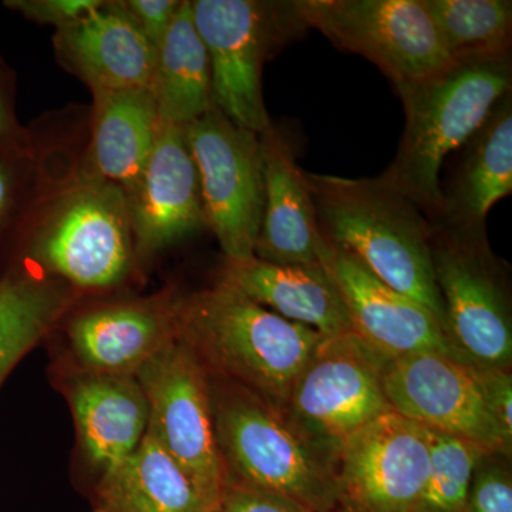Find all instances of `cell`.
I'll use <instances>...</instances> for the list:
<instances>
[{
    "instance_id": "1",
    "label": "cell",
    "mask_w": 512,
    "mask_h": 512,
    "mask_svg": "<svg viewBox=\"0 0 512 512\" xmlns=\"http://www.w3.org/2000/svg\"><path fill=\"white\" fill-rule=\"evenodd\" d=\"M177 323L208 375L254 394L282 420L293 384L326 340L220 282L180 296Z\"/></svg>"
},
{
    "instance_id": "2",
    "label": "cell",
    "mask_w": 512,
    "mask_h": 512,
    "mask_svg": "<svg viewBox=\"0 0 512 512\" xmlns=\"http://www.w3.org/2000/svg\"><path fill=\"white\" fill-rule=\"evenodd\" d=\"M320 234L394 291L426 306L446 330L431 261V222L379 178L306 173ZM447 333V332H446Z\"/></svg>"
},
{
    "instance_id": "3",
    "label": "cell",
    "mask_w": 512,
    "mask_h": 512,
    "mask_svg": "<svg viewBox=\"0 0 512 512\" xmlns=\"http://www.w3.org/2000/svg\"><path fill=\"white\" fill-rule=\"evenodd\" d=\"M406 126L392 164L379 180L399 192L429 221L444 214L440 171L448 154L463 147L495 104L512 92L510 55L454 60L419 82L396 86Z\"/></svg>"
},
{
    "instance_id": "4",
    "label": "cell",
    "mask_w": 512,
    "mask_h": 512,
    "mask_svg": "<svg viewBox=\"0 0 512 512\" xmlns=\"http://www.w3.org/2000/svg\"><path fill=\"white\" fill-rule=\"evenodd\" d=\"M207 376L227 484L282 495L312 512L335 511L340 493L332 464L254 394Z\"/></svg>"
},
{
    "instance_id": "5",
    "label": "cell",
    "mask_w": 512,
    "mask_h": 512,
    "mask_svg": "<svg viewBox=\"0 0 512 512\" xmlns=\"http://www.w3.org/2000/svg\"><path fill=\"white\" fill-rule=\"evenodd\" d=\"M32 222L26 259L77 291L120 285L136 265L127 195L110 181L77 174Z\"/></svg>"
},
{
    "instance_id": "6",
    "label": "cell",
    "mask_w": 512,
    "mask_h": 512,
    "mask_svg": "<svg viewBox=\"0 0 512 512\" xmlns=\"http://www.w3.org/2000/svg\"><path fill=\"white\" fill-rule=\"evenodd\" d=\"M430 222L431 261L448 338L474 366L508 370L512 359L510 289L504 268L488 244L485 224Z\"/></svg>"
},
{
    "instance_id": "7",
    "label": "cell",
    "mask_w": 512,
    "mask_h": 512,
    "mask_svg": "<svg viewBox=\"0 0 512 512\" xmlns=\"http://www.w3.org/2000/svg\"><path fill=\"white\" fill-rule=\"evenodd\" d=\"M192 18L207 47L212 101L237 126L262 134L272 126L262 96L269 56L306 29L295 2L194 0Z\"/></svg>"
},
{
    "instance_id": "8",
    "label": "cell",
    "mask_w": 512,
    "mask_h": 512,
    "mask_svg": "<svg viewBox=\"0 0 512 512\" xmlns=\"http://www.w3.org/2000/svg\"><path fill=\"white\" fill-rule=\"evenodd\" d=\"M387 357L355 332L326 339L293 384L284 421L332 466L353 434L392 410L382 383Z\"/></svg>"
},
{
    "instance_id": "9",
    "label": "cell",
    "mask_w": 512,
    "mask_h": 512,
    "mask_svg": "<svg viewBox=\"0 0 512 512\" xmlns=\"http://www.w3.org/2000/svg\"><path fill=\"white\" fill-rule=\"evenodd\" d=\"M306 28L366 57L394 86L419 82L454 62L423 0H298Z\"/></svg>"
},
{
    "instance_id": "10",
    "label": "cell",
    "mask_w": 512,
    "mask_h": 512,
    "mask_svg": "<svg viewBox=\"0 0 512 512\" xmlns=\"http://www.w3.org/2000/svg\"><path fill=\"white\" fill-rule=\"evenodd\" d=\"M148 404L147 434L190 478L212 510L225 487L207 372L175 339L136 375Z\"/></svg>"
},
{
    "instance_id": "11",
    "label": "cell",
    "mask_w": 512,
    "mask_h": 512,
    "mask_svg": "<svg viewBox=\"0 0 512 512\" xmlns=\"http://www.w3.org/2000/svg\"><path fill=\"white\" fill-rule=\"evenodd\" d=\"M197 167L207 227L225 258L254 256L264 210L259 134L237 126L215 104L184 126Z\"/></svg>"
},
{
    "instance_id": "12",
    "label": "cell",
    "mask_w": 512,
    "mask_h": 512,
    "mask_svg": "<svg viewBox=\"0 0 512 512\" xmlns=\"http://www.w3.org/2000/svg\"><path fill=\"white\" fill-rule=\"evenodd\" d=\"M387 402L424 429L476 444L487 454L511 451L491 406L488 370L436 352L387 357L382 373Z\"/></svg>"
},
{
    "instance_id": "13",
    "label": "cell",
    "mask_w": 512,
    "mask_h": 512,
    "mask_svg": "<svg viewBox=\"0 0 512 512\" xmlns=\"http://www.w3.org/2000/svg\"><path fill=\"white\" fill-rule=\"evenodd\" d=\"M333 467L340 505L349 511L413 512L429 477V436L390 410L353 434Z\"/></svg>"
},
{
    "instance_id": "14",
    "label": "cell",
    "mask_w": 512,
    "mask_h": 512,
    "mask_svg": "<svg viewBox=\"0 0 512 512\" xmlns=\"http://www.w3.org/2000/svg\"><path fill=\"white\" fill-rule=\"evenodd\" d=\"M126 195L137 261L207 227L184 127L160 124L146 167Z\"/></svg>"
},
{
    "instance_id": "15",
    "label": "cell",
    "mask_w": 512,
    "mask_h": 512,
    "mask_svg": "<svg viewBox=\"0 0 512 512\" xmlns=\"http://www.w3.org/2000/svg\"><path fill=\"white\" fill-rule=\"evenodd\" d=\"M178 301L180 296L164 292L74 316L66 330L72 370L136 376L141 367L178 338Z\"/></svg>"
},
{
    "instance_id": "16",
    "label": "cell",
    "mask_w": 512,
    "mask_h": 512,
    "mask_svg": "<svg viewBox=\"0 0 512 512\" xmlns=\"http://www.w3.org/2000/svg\"><path fill=\"white\" fill-rule=\"evenodd\" d=\"M322 264L345 301L353 332L372 348L390 357L436 352L468 362L426 306L384 285L328 242Z\"/></svg>"
},
{
    "instance_id": "17",
    "label": "cell",
    "mask_w": 512,
    "mask_h": 512,
    "mask_svg": "<svg viewBox=\"0 0 512 512\" xmlns=\"http://www.w3.org/2000/svg\"><path fill=\"white\" fill-rule=\"evenodd\" d=\"M62 383L76 424L80 451L94 485L99 484L120 467L146 437V394L136 376L94 375L70 370L63 376Z\"/></svg>"
},
{
    "instance_id": "18",
    "label": "cell",
    "mask_w": 512,
    "mask_h": 512,
    "mask_svg": "<svg viewBox=\"0 0 512 512\" xmlns=\"http://www.w3.org/2000/svg\"><path fill=\"white\" fill-rule=\"evenodd\" d=\"M264 210L254 256L276 265L322 264L326 241L316 220L306 171L288 138L271 126L259 134Z\"/></svg>"
},
{
    "instance_id": "19",
    "label": "cell",
    "mask_w": 512,
    "mask_h": 512,
    "mask_svg": "<svg viewBox=\"0 0 512 512\" xmlns=\"http://www.w3.org/2000/svg\"><path fill=\"white\" fill-rule=\"evenodd\" d=\"M59 63L92 93L150 89L156 47L140 32L121 2H104L86 18L56 30Z\"/></svg>"
},
{
    "instance_id": "20",
    "label": "cell",
    "mask_w": 512,
    "mask_h": 512,
    "mask_svg": "<svg viewBox=\"0 0 512 512\" xmlns=\"http://www.w3.org/2000/svg\"><path fill=\"white\" fill-rule=\"evenodd\" d=\"M218 282L323 338L353 333L345 301L323 264L276 265L255 256L225 258Z\"/></svg>"
},
{
    "instance_id": "21",
    "label": "cell",
    "mask_w": 512,
    "mask_h": 512,
    "mask_svg": "<svg viewBox=\"0 0 512 512\" xmlns=\"http://www.w3.org/2000/svg\"><path fill=\"white\" fill-rule=\"evenodd\" d=\"M93 127L80 174L119 185L136 184L153 151L160 128L150 89L93 94Z\"/></svg>"
},
{
    "instance_id": "22",
    "label": "cell",
    "mask_w": 512,
    "mask_h": 512,
    "mask_svg": "<svg viewBox=\"0 0 512 512\" xmlns=\"http://www.w3.org/2000/svg\"><path fill=\"white\" fill-rule=\"evenodd\" d=\"M450 185L443 188V222L485 224L488 212L512 192V92L501 97L464 144Z\"/></svg>"
},
{
    "instance_id": "23",
    "label": "cell",
    "mask_w": 512,
    "mask_h": 512,
    "mask_svg": "<svg viewBox=\"0 0 512 512\" xmlns=\"http://www.w3.org/2000/svg\"><path fill=\"white\" fill-rule=\"evenodd\" d=\"M173 458L148 434L113 473L94 485L90 512H211Z\"/></svg>"
},
{
    "instance_id": "24",
    "label": "cell",
    "mask_w": 512,
    "mask_h": 512,
    "mask_svg": "<svg viewBox=\"0 0 512 512\" xmlns=\"http://www.w3.org/2000/svg\"><path fill=\"white\" fill-rule=\"evenodd\" d=\"M150 90L158 119L173 126H187L214 104L210 57L195 28L190 0L181 2L173 25L158 46Z\"/></svg>"
},
{
    "instance_id": "25",
    "label": "cell",
    "mask_w": 512,
    "mask_h": 512,
    "mask_svg": "<svg viewBox=\"0 0 512 512\" xmlns=\"http://www.w3.org/2000/svg\"><path fill=\"white\" fill-rule=\"evenodd\" d=\"M77 296V289L53 276L13 271L0 279V386L59 325Z\"/></svg>"
},
{
    "instance_id": "26",
    "label": "cell",
    "mask_w": 512,
    "mask_h": 512,
    "mask_svg": "<svg viewBox=\"0 0 512 512\" xmlns=\"http://www.w3.org/2000/svg\"><path fill=\"white\" fill-rule=\"evenodd\" d=\"M453 60L510 55L511 0H423Z\"/></svg>"
},
{
    "instance_id": "27",
    "label": "cell",
    "mask_w": 512,
    "mask_h": 512,
    "mask_svg": "<svg viewBox=\"0 0 512 512\" xmlns=\"http://www.w3.org/2000/svg\"><path fill=\"white\" fill-rule=\"evenodd\" d=\"M430 470L413 512H451L467 507L474 471L485 451L470 441L426 429Z\"/></svg>"
},
{
    "instance_id": "28",
    "label": "cell",
    "mask_w": 512,
    "mask_h": 512,
    "mask_svg": "<svg viewBox=\"0 0 512 512\" xmlns=\"http://www.w3.org/2000/svg\"><path fill=\"white\" fill-rule=\"evenodd\" d=\"M35 165V151L26 134L0 143V234L20 211Z\"/></svg>"
},
{
    "instance_id": "29",
    "label": "cell",
    "mask_w": 512,
    "mask_h": 512,
    "mask_svg": "<svg viewBox=\"0 0 512 512\" xmlns=\"http://www.w3.org/2000/svg\"><path fill=\"white\" fill-rule=\"evenodd\" d=\"M498 454H484L474 471L468 494L470 512H512L511 474L495 460Z\"/></svg>"
},
{
    "instance_id": "30",
    "label": "cell",
    "mask_w": 512,
    "mask_h": 512,
    "mask_svg": "<svg viewBox=\"0 0 512 512\" xmlns=\"http://www.w3.org/2000/svg\"><path fill=\"white\" fill-rule=\"evenodd\" d=\"M103 3L104 0H6L5 6L26 19L60 30L86 18Z\"/></svg>"
},
{
    "instance_id": "31",
    "label": "cell",
    "mask_w": 512,
    "mask_h": 512,
    "mask_svg": "<svg viewBox=\"0 0 512 512\" xmlns=\"http://www.w3.org/2000/svg\"><path fill=\"white\" fill-rule=\"evenodd\" d=\"M127 15L136 23L156 50L173 25L180 9V0H120Z\"/></svg>"
},
{
    "instance_id": "32",
    "label": "cell",
    "mask_w": 512,
    "mask_h": 512,
    "mask_svg": "<svg viewBox=\"0 0 512 512\" xmlns=\"http://www.w3.org/2000/svg\"><path fill=\"white\" fill-rule=\"evenodd\" d=\"M214 512H312L282 495L227 484Z\"/></svg>"
},
{
    "instance_id": "33",
    "label": "cell",
    "mask_w": 512,
    "mask_h": 512,
    "mask_svg": "<svg viewBox=\"0 0 512 512\" xmlns=\"http://www.w3.org/2000/svg\"><path fill=\"white\" fill-rule=\"evenodd\" d=\"M491 406L505 439L512 443V379L510 370H488Z\"/></svg>"
},
{
    "instance_id": "34",
    "label": "cell",
    "mask_w": 512,
    "mask_h": 512,
    "mask_svg": "<svg viewBox=\"0 0 512 512\" xmlns=\"http://www.w3.org/2000/svg\"><path fill=\"white\" fill-rule=\"evenodd\" d=\"M16 123L15 113H13L12 101H10L8 89H6L5 80L0 73V143L13 140L23 136Z\"/></svg>"
},
{
    "instance_id": "35",
    "label": "cell",
    "mask_w": 512,
    "mask_h": 512,
    "mask_svg": "<svg viewBox=\"0 0 512 512\" xmlns=\"http://www.w3.org/2000/svg\"><path fill=\"white\" fill-rule=\"evenodd\" d=\"M332 512H352V511H349L348 508H345V507H342V505H339V507L336 508V510L332 511Z\"/></svg>"
},
{
    "instance_id": "36",
    "label": "cell",
    "mask_w": 512,
    "mask_h": 512,
    "mask_svg": "<svg viewBox=\"0 0 512 512\" xmlns=\"http://www.w3.org/2000/svg\"><path fill=\"white\" fill-rule=\"evenodd\" d=\"M451 512H470L468 511V507L460 508V510L451 511Z\"/></svg>"
},
{
    "instance_id": "37",
    "label": "cell",
    "mask_w": 512,
    "mask_h": 512,
    "mask_svg": "<svg viewBox=\"0 0 512 512\" xmlns=\"http://www.w3.org/2000/svg\"><path fill=\"white\" fill-rule=\"evenodd\" d=\"M211 512H214V511H211Z\"/></svg>"
}]
</instances>
